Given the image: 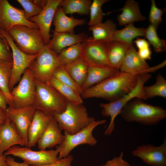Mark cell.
Returning a JSON list of instances; mask_svg holds the SVG:
<instances>
[{
    "label": "cell",
    "mask_w": 166,
    "mask_h": 166,
    "mask_svg": "<svg viewBox=\"0 0 166 166\" xmlns=\"http://www.w3.org/2000/svg\"><path fill=\"white\" fill-rule=\"evenodd\" d=\"M140 74L119 71L100 83L83 91L82 99L102 98L109 102L116 101L136 86Z\"/></svg>",
    "instance_id": "obj_1"
},
{
    "label": "cell",
    "mask_w": 166,
    "mask_h": 166,
    "mask_svg": "<svg viewBox=\"0 0 166 166\" xmlns=\"http://www.w3.org/2000/svg\"><path fill=\"white\" fill-rule=\"evenodd\" d=\"M135 98L123 108L120 114L125 121L137 122L144 125L156 124L166 117V110L162 107L145 102Z\"/></svg>",
    "instance_id": "obj_2"
},
{
    "label": "cell",
    "mask_w": 166,
    "mask_h": 166,
    "mask_svg": "<svg viewBox=\"0 0 166 166\" xmlns=\"http://www.w3.org/2000/svg\"><path fill=\"white\" fill-rule=\"evenodd\" d=\"M150 74L147 73L140 74L136 86L130 92L119 99L108 103H101L100 106L102 108L101 113L105 117H110L109 124L104 132L105 135H111L115 130L114 120L124 106L129 101L135 98L146 100L147 98L144 91L145 83L151 77Z\"/></svg>",
    "instance_id": "obj_3"
},
{
    "label": "cell",
    "mask_w": 166,
    "mask_h": 166,
    "mask_svg": "<svg viewBox=\"0 0 166 166\" xmlns=\"http://www.w3.org/2000/svg\"><path fill=\"white\" fill-rule=\"evenodd\" d=\"M35 97L33 104L36 110L53 116L65 109L68 101L55 88L47 83L34 79Z\"/></svg>",
    "instance_id": "obj_4"
},
{
    "label": "cell",
    "mask_w": 166,
    "mask_h": 166,
    "mask_svg": "<svg viewBox=\"0 0 166 166\" xmlns=\"http://www.w3.org/2000/svg\"><path fill=\"white\" fill-rule=\"evenodd\" d=\"M60 129L68 133L73 134L88 126L94 120L89 116L87 109L83 104H77L68 101L65 110L53 116Z\"/></svg>",
    "instance_id": "obj_5"
},
{
    "label": "cell",
    "mask_w": 166,
    "mask_h": 166,
    "mask_svg": "<svg viewBox=\"0 0 166 166\" xmlns=\"http://www.w3.org/2000/svg\"><path fill=\"white\" fill-rule=\"evenodd\" d=\"M7 32L17 47L26 54H38L45 45L39 28L17 25Z\"/></svg>",
    "instance_id": "obj_6"
},
{
    "label": "cell",
    "mask_w": 166,
    "mask_h": 166,
    "mask_svg": "<svg viewBox=\"0 0 166 166\" xmlns=\"http://www.w3.org/2000/svg\"><path fill=\"white\" fill-rule=\"evenodd\" d=\"M58 54L47 45H45L29 68L35 80L44 83L49 81L56 69L62 65Z\"/></svg>",
    "instance_id": "obj_7"
},
{
    "label": "cell",
    "mask_w": 166,
    "mask_h": 166,
    "mask_svg": "<svg viewBox=\"0 0 166 166\" xmlns=\"http://www.w3.org/2000/svg\"><path fill=\"white\" fill-rule=\"evenodd\" d=\"M105 119L94 120L87 127L73 134H70L64 131V140L60 145L56 147L58 152V159L67 156L70 152L77 146L82 144H88L92 146L97 143V139L93 136L92 132L97 126L105 124Z\"/></svg>",
    "instance_id": "obj_8"
},
{
    "label": "cell",
    "mask_w": 166,
    "mask_h": 166,
    "mask_svg": "<svg viewBox=\"0 0 166 166\" xmlns=\"http://www.w3.org/2000/svg\"><path fill=\"white\" fill-rule=\"evenodd\" d=\"M3 155L20 158L29 165H46L58 159V152L56 149L34 151L28 147H21L18 145L12 147L5 151Z\"/></svg>",
    "instance_id": "obj_9"
},
{
    "label": "cell",
    "mask_w": 166,
    "mask_h": 166,
    "mask_svg": "<svg viewBox=\"0 0 166 166\" xmlns=\"http://www.w3.org/2000/svg\"><path fill=\"white\" fill-rule=\"evenodd\" d=\"M0 34L5 39L12 51L13 66L9 85L10 91L20 81L25 70L29 67L38 54L29 55L21 51L16 45L7 32L0 31Z\"/></svg>",
    "instance_id": "obj_10"
},
{
    "label": "cell",
    "mask_w": 166,
    "mask_h": 166,
    "mask_svg": "<svg viewBox=\"0 0 166 166\" xmlns=\"http://www.w3.org/2000/svg\"><path fill=\"white\" fill-rule=\"evenodd\" d=\"M35 93L34 79L32 72L28 68L18 85L10 91L15 108H22L33 105Z\"/></svg>",
    "instance_id": "obj_11"
},
{
    "label": "cell",
    "mask_w": 166,
    "mask_h": 166,
    "mask_svg": "<svg viewBox=\"0 0 166 166\" xmlns=\"http://www.w3.org/2000/svg\"><path fill=\"white\" fill-rule=\"evenodd\" d=\"M109 43L88 37L82 42L81 58L88 66H109L107 54Z\"/></svg>",
    "instance_id": "obj_12"
},
{
    "label": "cell",
    "mask_w": 166,
    "mask_h": 166,
    "mask_svg": "<svg viewBox=\"0 0 166 166\" xmlns=\"http://www.w3.org/2000/svg\"><path fill=\"white\" fill-rule=\"evenodd\" d=\"M17 25L38 28L36 23L26 19L24 10L13 6L7 0H0V31L8 32Z\"/></svg>",
    "instance_id": "obj_13"
},
{
    "label": "cell",
    "mask_w": 166,
    "mask_h": 166,
    "mask_svg": "<svg viewBox=\"0 0 166 166\" xmlns=\"http://www.w3.org/2000/svg\"><path fill=\"white\" fill-rule=\"evenodd\" d=\"M36 110L33 105L22 108L8 106L6 110L7 118L14 124L18 132L28 147V131Z\"/></svg>",
    "instance_id": "obj_14"
},
{
    "label": "cell",
    "mask_w": 166,
    "mask_h": 166,
    "mask_svg": "<svg viewBox=\"0 0 166 166\" xmlns=\"http://www.w3.org/2000/svg\"><path fill=\"white\" fill-rule=\"evenodd\" d=\"M132 155L151 166H166V139L160 145L143 144L132 152Z\"/></svg>",
    "instance_id": "obj_15"
},
{
    "label": "cell",
    "mask_w": 166,
    "mask_h": 166,
    "mask_svg": "<svg viewBox=\"0 0 166 166\" xmlns=\"http://www.w3.org/2000/svg\"><path fill=\"white\" fill-rule=\"evenodd\" d=\"M63 0H47V3L41 12L31 18L30 21L38 26L43 38L45 45L50 40V29L55 11Z\"/></svg>",
    "instance_id": "obj_16"
},
{
    "label": "cell",
    "mask_w": 166,
    "mask_h": 166,
    "mask_svg": "<svg viewBox=\"0 0 166 166\" xmlns=\"http://www.w3.org/2000/svg\"><path fill=\"white\" fill-rule=\"evenodd\" d=\"M120 71L132 74L153 72L152 67L139 55L133 45L129 46L119 69Z\"/></svg>",
    "instance_id": "obj_17"
},
{
    "label": "cell",
    "mask_w": 166,
    "mask_h": 166,
    "mask_svg": "<svg viewBox=\"0 0 166 166\" xmlns=\"http://www.w3.org/2000/svg\"><path fill=\"white\" fill-rule=\"evenodd\" d=\"M19 145L25 146L23 139L18 132L14 124L7 118L0 124V155L12 147Z\"/></svg>",
    "instance_id": "obj_18"
},
{
    "label": "cell",
    "mask_w": 166,
    "mask_h": 166,
    "mask_svg": "<svg viewBox=\"0 0 166 166\" xmlns=\"http://www.w3.org/2000/svg\"><path fill=\"white\" fill-rule=\"evenodd\" d=\"M53 38L48 47L59 54L63 49L77 44L82 43L88 38L85 32L75 34L67 32H57L54 30Z\"/></svg>",
    "instance_id": "obj_19"
},
{
    "label": "cell",
    "mask_w": 166,
    "mask_h": 166,
    "mask_svg": "<svg viewBox=\"0 0 166 166\" xmlns=\"http://www.w3.org/2000/svg\"><path fill=\"white\" fill-rule=\"evenodd\" d=\"M64 136L58 125L52 116L44 133L37 142L39 150H45L60 145Z\"/></svg>",
    "instance_id": "obj_20"
},
{
    "label": "cell",
    "mask_w": 166,
    "mask_h": 166,
    "mask_svg": "<svg viewBox=\"0 0 166 166\" xmlns=\"http://www.w3.org/2000/svg\"><path fill=\"white\" fill-rule=\"evenodd\" d=\"M52 116L35 110L28 131V147L31 148L37 143Z\"/></svg>",
    "instance_id": "obj_21"
},
{
    "label": "cell",
    "mask_w": 166,
    "mask_h": 166,
    "mask_svg": "<svg viewBox=\"0 0 166 166\" xmlns=\"http://www.w3.org/2000/svg\"><path fill=\"white\" fill-rule=\"evenodd\" d=\"M53 22L54 26V31L71 33H74L75 27L83 25L86 23L84 19L76 18L72 15L67 16L59 6L55 11Z\"/></svg>",
    "instance_id": "obj_22"
},
{
    "label": "cell",
    "mask_w": 166,
    "mask_h": 166,
    "mask_svg": "<svg viewBox=\"0 0 166 166\" xmlns=\"http://www.w3.org/2000/svg\"><path fill=\"white\" fill-rule=\"evenodd\" d=\"M122 11L117 19L120 26L136 22L144 21L146 18L141 14L138 2L134 0H127L124 6L116 11Z\"/></svg>",
    "instance_id": "obj_23"
},
{
    "label": "cell",
    "mask_w": 166,
    "mask_h": 166,
    "mask_svg": "<svg viewBox=\"0 0 166 166\" xmlns=\"http://www.w3.org/2000/svg\"><path fill=\"white\" fill-rule=\"evenodd\" d=\"M119 71L109 66H88L86 78L81 87L83 91L97 84Z\"/></svg>",
    "instance_id": "obj_24"
},
{
    "label": "cell",
    "mask_w": 166,
    "mask_h": 166,
    "mask_svg": "<svg viewBox=\"0 0 166 166\" xmlns=\"http://www.w3.org/2000/svg\"><path fill=\"white\" fill-rule=\"evenodd\" d=\"M129 46L125 43L116 41L109 43L107 54L109 66L119 70Z\"/></svg>",
    "instance_id": "obj_25"
},
{
    "label": "cell",
    "mask_w": 166,
    "mask_h": 166,
    "mask_svg": "<svg viewBox=\"0 0 166 166\" xmlns=\"http://www.w3.org/2000/svg\"><path fill=\"white\" fill-rule=\"evenodd\" d=\"M116 29V24L108 19L104 22L89 26V30L92 31L94 40L109 43L113 41L112 36Z\"/></svg>",
    "instance_id": "obj_26"
},
{
    "label": "cell",
    "mask_w": 166,
    "mask_h": 166,
    "mask_svg": "<svg viewBox=\"0 0 166 166\" xmlns=\"http://www.w3.org/2000/svg\"><path fill=\"white\" fill-rule=\"evenodd\" d=\"M145 28L137 27L133 23L128 24L123 29L116 30L112 36V40L124 43L129 46L133 45L132 40L139 36H144Z\"/></svg>",
    "instance_id": "obj_27"
},
{
    "label": "cell",
    "mask_w": 166,
    "mask_h": 166,
    "mask_svg": "<svg viewBox=\"0 0 166 166\" xmlns=\"http://www.w3.org/2000/svg\"><path fill=\"white\" fill-rule=\"evenodd\" d=\"M12 66V61L0 59V89L7 99L9 106L15 108L9 88Z\"/></svg>",
    "instance_id": "obj_28"
},
{
    "label": "cell",
    "mask_w": 166,
    "mask_h": 166,
    "mask_svg": "<svg viewBox=\"0 0 166 166\" xmlns=\"http://www.w3.org/2000/svg\"><path fill=\"white\" fill-rule=\"evenodd\" d=\"M92 2L91 0H63L59 6L65 14L76 13L80 15L89 14Z\"/></svg>",
    "instance_id": "obj_29"
},
{
    "label": "cell",
    "mask_w": 166,
    "mask_h": 166,
    "mask_svg": "<svg viewBox=\"0 0 166 166\" xmlns=\"http://www.w3.org/2000/svg\"><path fill=\"white\" fill-rule=\"evenodd\" d=\"M65 66L72 78L81 88L86 78L88 66L81 58Z\"/></svg>",
    "instance_id": "obj_30"
},
{
    "label": "cell",
    "mask_w": 166,
    "mask_h": 166,
    "mask_svg": "<svg viewBox=\"0 0 166 166\" xmlns=\"http://www.w3.org/2000/svg\"><path fill=\"white\" fill-rule=\"evenodd\" d=\"M55 88L68 101L77 104L83 103L80 95L73 89L53 77L47 83Z\"/></svg>",
    "instance_id": "obj_31"
},
{
    "label": "cell",
    "mask_w": 166,
    "mask_h": 166,
    "mask_svg": "<svg viewBox=\"0 0 166 166\" xmlns=\"http://www.w3.org/2000/svg\"><path fill=\"white\" fill-rule=\"evenodd\" d=\"M143 90L147 99L159 96L166 98V80L161 74L156 76V81L153 85L144 86Z\"/></svg>",
    "instance_id": "obj_32"
},
{
    "label": "cell",
    "mask_w": 166,
    "mask_h": 166,
    "mask_svg": "<svg viewBox=\"0 0 166 166\" xmlns=\"http://www.w3.org/2000/svg\"><path fill=\"white\" fill-rule=\"evenodd\" d=\"M82 42L63 49L58 54L61 63L65 65L70 64L81 57Z\"/></svg>",
    "instance_id": "obj_33"
},
{
    "label": "cell",
    "mask_w": 166,
    "mask_h": 166,
    "mask_svg": "<svg viewBox=\"0 0 166 166\" xmlns=\"http://www.w3.org/2000/svg\"><path fill=\"white\" fill-rule=\"evenodd\" d=\"M156 30L155 27L150 24L145 28L144 37L147 39L149 44L152 45L155 52L158 53L165 51L166 50L165 41L159 37Z\"/></svg>",
    "instance_id": "obj_34"
},
{
    "label": "cell",
    "mask_w": 166,
    "mask_h": 166,
    "mask_svg": "<svg viewBox=\"0 0 166 166\" xmlns=\"http://www.w3.org/2000/svg\"><path fill=\"white\" fill-rule=\"evenodd\" d=\"M52 77L70 87L81 95L82 94V90L72 78L65 65H62L58 67L53 73Z\"/></svg>",
    "instance_id": "obj_35"
},
{
    "label": "cell",
    "mask_w": 166,
    "mask_h": 166,
    "mask_svg": "<svg viewBox=\"0 0 166 166\" xmlns=\"http://www.w3.org/2000/svg\"><path fill=\"white\" fill-rule=\"evenodd\" d=\"M109 0H94L92 2L90 8V20L87 24L93 26L102 22L104 13L102 10V6Z\"/></svg>",
    "instance_id": "obj_36"
},
{
    "label": "cell",
    "mask_w": 166,
    "mask_h": 166,
    "mask_svg": "<svg viewBox=\"0 0 166 166\" xmlns=\"http://www.w3.org/2000/svg\"><path fill=\"white\" fill-rule=\"evenodd\" d=\"M149 15V21L150 24L155 27L157 29L162 21V16L166 11V8H158L154 0H151Z\"/></svg>",
    "instance_id": "obj_37"
},
{
    "label": "cell",
    "mask_w": 166,
    "mask_h": 166,
    "mask_svg": "<svg viewBox=\"0 0 166 166\" xmlns=\"http://www.w3.org/2000/svg\"><path fill=\"white\" fill-rule=\"evenodd\" d=\"M24 9L25 16L28 20L31 18L39 14L42 9L35 4L33 0H17Z\"/></svg>",
    "instance_id": "obj_38"
},
{
    "label": "cell",
    "mask_w": 166,
    "mask_h": 166,
    "mask_svg": "<svg viewBox=\"0 0 166 166\" xmlns=\"http://www.w3.org/2000/svg\"><path fill=\"white\" fill-rule=\"evenodd\" d=\"M10 47L4 37L0 34V59L12 62L13 61L12 52Z\"/></svg>",
    "instance_id": "obj_39"
},
{
    "label": "cell",
    "mask_w": 166,
    "mask_h": 166,
    "mask_svg": "<svg viewBox=\"0 0 166 166\" xmlns=\"http://www.w3.org/2000/svg\"><path fill=\"white\" fill-rule=\"evenodd\" d=\"M123 152H121L118 156L114 157L105 164L100 166H131L128 162L123 159Z\"/></svg>",
    "instance_id": "obj_40"
},
{
    "label": "cell",
    "mask_w": 166,
    "mask_h": 166,
    "mask_svg": "<svg viewBox=\"0 0 166 166\" xmlns=\"http://www.w3.org/2000/svg\"><path fill=\"white\" fill-rule=\"evenodd\" d=\"M73 160V156L69 154L66 157L58 159L56 161L51 164L43 165L30 166H71Z\"/></svg>",
    "instance_id": "obj_41"
},
{
    "label": "cell",
    "mask_w": 166,
    "mask_h": 166,
    "mask_svg": "<svg viewBox=\"0 0 166 166\" xmlns=\"http://www.w3.org/2000/svg\"><path fill=\"white\" fill-rule=\"evenodd\" d=\"M138 53L140 57L143 60H151L152 53L149 47L138 49Z\"/></svg>",
    "instance_id": "obj_42"
},
{
    "label": "cell",
    "mask_w": 166,
    "mask_h": 166,
    "mask_svg": "<svg viewBox=\"0 0 166 166\" xmlns=\"http://www.w3.org/2000/svg\"><path fill=\"white\" fill-rule=\"evenodd\" d=\"M6 161L9 166H30L25 162L19 163L16 161L14 158L10 156H6Z\"/></svg>",
    "instance_id": "obj_43"
},
{
    "label": "cell",
    "mask_w": 166,
    "mask_h": 166,
    "mask_svg": "<svg viewBox=\"0 0 166 166\" xmlns=\"http://www.w3.org/2000/svg\"><path fill=\"white\" fill-rule=\"evenodd\" d=\"M134 42L138 49L149 47V43L144 39L138 38Z\"/></svg>",
    "instance_id": "obj_44"
},
{
    "label": "cell",
    "mask_w": 166,
    "mask_h": 166,
    "mask_svg": "<svg viewBox=\"0 0 166 166\" xmlns=\"http://www.w3.org/2000/svg\"><path fill=\"white\" fill-rule=\"evenodd\" d=\"M8 105L7 99L2 91L0 89V108L6 110Z\"/></svg>",
    "instance_id": "obj_45"
},
{
    "label": "cell",
    "mask_w": 166,
    "mask_h": 166,
    "mask_svg": "<svg viewBox=\"0 0 166 166\" xmlns=\"http://www.w3.org/2000/svg\"><path fill=\"white\" fill-rule=\"evenodd\" d=\"M7 118L6 110L0 108V124L4 123Z\"/></svg>",
    "instance_id": "obj_46"
},
{
    "label": "cell",
    "mask_w": 166,
    "mask_h": 166,
    "mask_svg": "<svg viewBox=\"0 0 166 166\" xmlns=\"http://www.w3.org/2000/svg\"><path fill=\"white\" fill-rule=\"evenodd\" d=\"M34 3L40 8L42 9L47 3V0H33Z\"/></svg>",
    "instance_id": "obj_47"
},
{
    "label": "cell",
    "mask_w": 166,
    "mask_h": 166,
    "mask_svg": "<svg viewBox=\"0 0 166 166\" xmlns=\"http://www.w3.org/2000/svg\"><path fill=\"white\" fill-rule=\"evenodd\" d=\"M6 157L3 154L0 155V166H9L6 162Z\"/></svg>",
    "instance_id": "obj_48"
}]
</instances>
